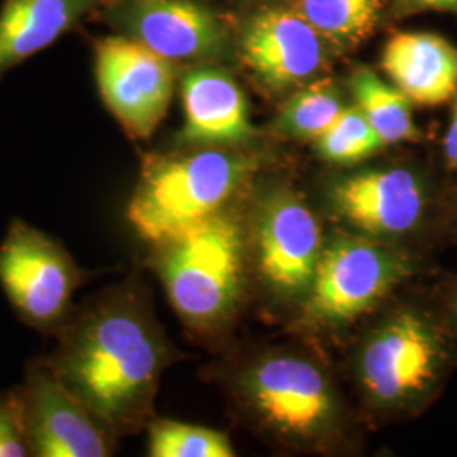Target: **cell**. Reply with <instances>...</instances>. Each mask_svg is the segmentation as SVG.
<instances>
[{"label": "cell", "instance_id": "obj_4", "mask_svg": "<svg viewBox=\"0 0 457 457\" xmlns=\"http://www.w3.org/2000/svg\"><path fill=\"white\" fill-rule=\"evenodd\" d=\"M96 277L58 239L12 219L0 241V287L24 326L56 337L75 311V294Z\"/></svg>", "mask_w": 457, "mask_h": 457}, {"label": "cell", "instance_id": "obj_14", "mask_svg": "<svg viewBox=\"0 0 457 457\" xmlns=\"http://www.w3.org/2000/svg\"><path fill=\"white\" fill-rule=\"evenodd\" d=\"M330 200L337 213L354 228L373 236H402L420 222L427 195L413 171L388 168L337 181Z\"/></svg>", "mask_w": 457, "mask_h": 457}, {"label": "cell", "instance_id": "obj_5", "mask_svg": "<svg viewBox=\"0 0 457 457\" xmlns=\"http://www.w3.org/2000/svg\"><path fill=\"white\" fill-rule=\"evenodd\" d=\"M94 73L105 109L132 141H147L168 114L179 65L124 34L92 39Z\"/></svg>", "mask_w": 457, "mask_h": 457}, {"label": "cell", "instance_id": "obj_16", "mask_svg": "<svg viewBox=\"0 0 457 457\" xmlns=\"http://www.w3.org/2000/svg\"><path fill=\"white\" fill-rule=\"evenodd\" d=\"M381 66L411 104L434 107L456 97L457 46L439 34H393Z\"/></svg>", "mask_w": 457, "mask_h": 457}, {"label": "cell", "instance_id": "obj_22", "mask_svg": "<svg viewBox=\"0 0 457 457\" xmlns=\"http://www.w3.org/2000/svg\"><path fill=\"white\" fill-rule=\"evenodd\" d=\"M0 457H31L19 385L0 390Z\"/></svg>", "mask_w": 457, "mask_h": 457}, {"label": "cell", "instance_id": "obj_3", "mask_svg": "<svg viewBox=\"0 0 457 457\" xmlns=\"http://www.w3.org/2000/svg\"><path fill=\"white\" fill-rule=\"evenodd\" d=\"M153 247L149 264L183 324L198 334H209L220 326L241 294L239 224L228 212L217 213Z\"/></svg>", "mask_w": 457, "mask_h": 457}, {"label": "cell", "instance_id": "obj_21", "mask_svg": "<svg viewBox=\"0 0 457 457\" xmlns=\"http://www.w3.org/2000/svg\"><path fill=\"white\" fill-rule=\"evenodd\" d=\"M319 154L330 163H360L385 147L360 109L345 107L343 114L317 141Z\"/></svg>", "mask_w": 457, "mask_h": 457}, {"label": "cell", "instance_id": "obj_12", "mask_svg": "<svg viewBox=\"0 0 457 457\" xmlns=\"http://www.w3.org/2000/svg\"><path fill=\"white\" fill-rule=\"evenodd\" d=\"M245 388L262 419L290 436L309 437L324 430L334 413L326 376L309 361H262L247 375Z\"/></svg>", "mask_w": 457, "mask_h": 457}, {"label": "cell", "instance_id": "obj_1", "mask_svg": "<svg viewBox=\"0 0 457 457\" xmlns=\"http://www.w3.org/2000/svg\"><path fill=\"white\" fill-rule=\"evenodd\" d=\"M134 283L88 295L56 334L45 360L115 439L146 420L158 379L170 360Z\"/></svg>", "mask_w": 457, "mask_h": 457}, {"label": "cell", "instance_id": "obj_8", "mask_svg": "<svg viewBox=\"0 0 457 457\" xmlns=\"http://www.w3.org/2000/svg\"><path fill=\"white\" fill-rule=\"evenodd\" d=\"M31 457H109L117 439L66 390L45 358L26 364L19 385Z\"/></svg>", "mask_w": 457, "mask_h": 457}, {"label": "cell", "instance_id": "obj_11", "mask_svg": "<svg viewBox=\"0 0 457 457\" xmlns=\"http://www.w3.org/2000/svg\"><path fill=\"white\" fill-rule=\"evenodd\" d=\"M183 124L175 146L237 147L253 141L245 92L219 63L187 66L179 77Z\"/></svg>", "mask_w": 457, "mask_h": 457}, {"label": "cell", "instance_id": "obj_15", "mask_svg": "<svg viewBox=\"0 0 457 457\" xmlns=\"http://www.w3.org/2000/svg\"><path fill=\"white\" fill-rule=\"evenodd\" d=\"M112 0H4L0 5V80L62 36L96 21Z\"/></svg>", "mask_w": 457, "mask_h": 457}, {"label": "cell", "instance_id": "obj_2", "mask_svg": "<svg viewBox=\"0 0 457 457\" xmlns=\"http://www.w3.org/2000/svg\"><path fill=\"white\" fill-rule=\"evenodd\" d=\"M254 162L232 147H181L147 154L128 220L149 245H160L224 212Z\"/></svg>", "mask_w": 457, "mask_h": 457}, {"label": "cell", "instance_id": "obj_13", "mask_svg": "<svg viewBox=\"0 0 457 457\" xmlns=\"http://www.w3.org/2000/svg\"><path fill=\"white\" fill-rule=\"evenodd\" d=\"M262 277L278 292L307 294L322 254L317 217L294 195L271 196L262 207L256 230Z\"/></svg>", "mask_w": 457, "mask_h": 457}, {"label": "cell", "instance_id": "obj_24", "mask_svg": "<svg viewBox=\"0 0 457 457\" xmlns=\"http://www.w3.org/2000/svg\"><path fill=\"white\" fill-rule=\"evenodd\" d=\"M444 154L445 160L451 166H457V94L454 97V107H453V115H451V122L444 137Z\"/></svg>", "mask_w": 457, "mask_h": 457}, {"label": "cell", "instance_id": "obj_19", "mask_svg": "<svg viewBox=\"0 0 457 457\" xmlns=\"http://www.w3.org/2000/svg\"><path fill=\"white\" fill-rule=\"evenodd\" d=\"M347 105L330 80H312L302 85L285 102L275 122L278 132L294 139L317 141L343 114Z\"/></svg>", "mask_w": 457, "mask_h": 457}, {"label": "cell", "instance_id": "obj_18", "mask_svg": "<svg viewBox=\"0 0 457 457\" xmlns=\"http://www.w3.org/2000/svg\"><path fill=\"white\" fill-rule=\"evenodd\" d=\"M292 7L336 51L366 43L383 17L381 0H294Z\"/></svg>", "mask_w": 457, "mask_h": 457}, {"label": "cell", "instance_id": "obj_7", "mask_svg": "<svg viewBox=\"0 0 457 457\" xmlns=\"http://www.w3.org/2000/svg\"><path fill=\"white\" fill-rule=\"evenodd\" d=\"M402 260L364 239H339L322 251L307 290V315L344 324L370 311L405 277Z\"/></svg>", "mask_w": 457, "mask_h": 457}, {"label": "cell", "instance_id": "obj_17", "mask_svg": "<svg viewBox=\"0 0 457 457\" xmlns=\"http://www.w3.org/2000/svg\"><path fill=\"white\" fill-rule=\"evenodd\" d=\"M356 107L368 119L379 139L388 145L409 143L420 137L410 100L393 83H386L373 70L361 66L349 80Z\"/></svg>", "mask_w": 457, "mask_h": 457}, {"label": "cell", "instance_id": "obj_10", "mask_svg": "<svg viewBox=\"0 0 457 457\" xmlns=\"http://www.w3.org/2000/svg\"><path fill=\"white\" fill-rule=\"evenodd\" d=\"M442 362L444 344L436 328L415 313H402L364 345L361 381L378 402L405 403L434 385Z\"/></svg>", "mask_w": 457, "mask_h": 457}, {"label": "cell", "instance_id": "obj_6", "mask_svg": "<svg viewBox=\"0 0 457 457\" xmlns=\"http://www.w3.org/2000/svg\"><path fill=\"white\" fill-rule=\"evenodd\" d=\"M96 21L179 66L222 63L236 51L228 24L202 0H112Z\"/></svg>", "mask_w": 457, "mask_h": 457}, {"label": "cell", "instance_id": "obj_20", "mask_svg": "<svg viewBox=\"0 0 457 457\" xmlns=\"http://www.w3.org/2000/svg\"><path fill=\"white\" fill-rule=\"evenodd\" d=\"M147 454L151 457H232L228 436L198 425L177 420H154L147 428Z\"/></svg>", "mask_w": 457, "mask_h": 457}, {"label": "cell", "instance_id": "obj_23", "mask_svg": "<svg viewBox=\"0 0 457 457\" xmlns=\"http://www.w3.org/2000/svg\"><path fill=\"white\" fill-rule=\"evenodd\" d=\"M395 9L400 16L419 12H444L457 16V0H395Z\"/></svg>", "mask_w": 457, "mask_h": 457}, {"label": "cell", "instance_id": "obj_9", "mask_svg": "<svg viewBox=\"0 0 457 457\" xmlns=\"http://www.w3.org/2000/svg\"><path fill=\"white\" fill-rule=\"evenodd\" d=\"M328 45L294 7L270 5L245 19L236 34V51L273 92L315 80L328 62Z\"/></svg>", "mask_w": 457, "mask_h": 457}]
</instances>
